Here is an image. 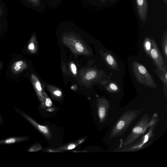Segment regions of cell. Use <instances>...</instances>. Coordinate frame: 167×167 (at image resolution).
Segmentation results:
<instances>
[{"label": "cell", "instance_id": "cell-12", "mask_svg": "<svg viewBox=\"0 0 167 167\" xmlns=\"http://www.w3.org/2000/svg\"><path fill=\"white\" fill-rule=\"evenodd\" d=\"M161 47L162 49L163 53L165 55L166 59L167 58V33L163 36V38L161 41Z\"/></svg>", "mask_w": 167, "mask_h": 167}, {"label": "cell", "instance_id": "cell-18", "mask_svg": "<svg viewBox=\"0 0 167 167\" xmlns=\"http://www.w3.org/2000/svg\"><path fill=\"white\" fill-rule=\"evenodd\" d=\"M106 110L103 107H100L98 110V114L99 117L101 118H103L105 116Z\"/></svg>", "mask_w": 167, "mask_h": 167}, {"label": "cell", "instance_id": "cell-25", "mask_svg": "<svg viewBox=\"0 0 167 167\" xmlns=\"http://www.w3.org/2000/svg\"><path fill=\"white\" fill-rule=\"evenodd\" d=\"M35 44L33 42H31L28 46V49L30 51H33L35 49Z\"/></svg>", "mask_w": 167, "mask_h": 167}, {"label": "cell", "instance_id": "cell-13", "mask_svg": "<svg viewBox=\"0 0 167 167\" xmlns=\"http://www.w3.org/2000/svg\"><path fill=\"white\" fill-rule=\"evenodd\" d=\"M157 74L159 75V78L162 80L164 85L167 87V72H163L162 70L158 69H156Z\"/></svg>", "mask_w": 167, "mask_h": 167}, {"label": "cell", "instance_id": "cell-3", "mask_svg": "<svg viewBox=\"0 0 167 167\" xmlns=\"http://www.w3.org/2000/svg\"><path fill=\"white\" fill-rule=\"evenodd\" d=\"M31 80L35 87L39 101L41 103V106L42 108H45L44 100L43 95L44 91L42 90L40 81L36 75L32 74L31 76Z\"/></svg>", "mask_w": 167, "mask_h": 167}, {"label": "cell", "instance_id": "cell-23", "mask_svg": "<svg viewBox=\"0 0 167 167\" xmlns=\"http://www.w3.org/2000/svg\"><path fill=\"white\" fill-rule=\"evenodd\" d=\"M70 67H71L72 71L73 74L76 75L77 73V68H76L75 64L74 63H72L70 65Z\"/></svg>", "mask_w": 167, "mask_h": 167}, {"label": "cell", "instance_id": "cell-8", "mask_svg": "<svg viewBox=\"0 0 167 167\" xmlns=\"http://www.w3.org/2000/svg\"><path fill=\"white\" fill-rule=\"evenodd\" d=\"M27 67V64L25 61H19L15 62L13 64L12 68L14 72H18L26 68Z\"/></svg>", "mask_w": 167, "mask_h": 167}, {"label": "cell", "instance_id": "cell-1", "mask_svg": "<svg viewBox=\"0 0 167 167\" xmlns=\"http://www.w3.org/2000/svg\"><path fill=\"white\" fill-rule=\"evenodd\" d=\"M132 68L138 82L146 86L156 88L157 85L146 68L136 61H133Z\"/></svg>", "mask_w": 167, "mask_h": 167}, {"label": "cell", "instance_id": "cell-2", "mask_svg": "<svg viewBox=\"0 0 167 167\" xmlns=\"http://www.w3.org/2000/svg\"><path fill=\"white\" fill-rule=\"evenodd\" d=\"M151 49L150 52V56L154 60L158 69L163 72H167V68L161 55L160 50L158 49L156 42L153 39H151Z\"/></svg>", "mask_w": 167, "mask_h": 167}, {"label": "cell", "instance_id": "cell-4", "mask_svg": "<svg viewBox=\"0 0 167 167\" xmlns=\"http://www.w3.org/2000/svg\"><path fill=\"white\" fill-rule=\"evenodd\" d=\"M22 114L25 118L29 121L36 129H37L48 139H50L52 138L51 134V133L49 129L46 126L39 125L29 116L23 113H22Z\"/></svg>", "mask_w": 167, "mask_h": 167}, {"label": "cell", "instance_id": "cell-21", "mask_svg": "<svg viewBox=\"0 0 167 167\" xmlns=\"http://www.w3.org/2000/svg\"><path fill=\"white\" fill-rule=\"evenodd\" d=\"M109 86L110 88L113 91H117L118 89V88L117 85L114 83H110Z\"/></svg>", "mask_w": 167, "mask_h": 167}, {"label": "cell", "instance_id": "cell-9", "mask_svg": "<svg viewBox=\"0 0 167 167\" xmlns=\"http://www.w3.org/2000/svg\"><path fill=\"white\" fill-rule=\"evenodd\" d=\"M70 38V40L71 41L72 44V47L75 49V51L79 53H82L85 52V47L82 44L78 41L74 40L72 38Z\"/></svg>", "mask_w": 167, "mask_h": 167}, {"label": "cell", "instance_id": "cell-17", "mask_svg": "<svg viewBox=\"0 0 167 167\" xmlns=\"http://www.w3.org/2000/svg\"><path fill=\"white\" fill-rule=\"evenodd\" d=\"M46 1L51 6L56 7L60 4L61 0H46Z\"/></svg>", "mask_w": 167, "mask_h": 167}, {"label": "cell", "instance_id": "cell-11", "mask_svg": "<svg viewBox=\"0 0 167 167\" xmlns=\"http://www.w3.org/2000/svg\"><path fill=\"white\" fill-rule=\"evenodd\" d=\"M26 137L11 138L8 139L0 141V144H10L20 142L26 140Z\"/></svg>", "mask_w": 167, "mask_h": 167}, {"label": "cell", "instance_id": "cell-24", "mask_svg": "<svg viewBox=\"0 0 167 167\" xmlns=\"http://www.w3.org/2000/svg\"><path fill=\"white\" fill-rule=\"evenodd\" d=\"M143 131V129L141 127H136L133 129V132L135 133H141Z\"/></svg>", "mask_w": 167, "mask_h": 167}, {"label": "cell", "instance_id": "cell-27", "mask_svg": "<svg viewBox=\"0 0 167 167\" xmlns=\"http://www.w3.org/2000/svg\"><path fill=\"white\" fill-rule=\"evenodd\" d=\"M1 117H0V121H1Z\"/></svg>", "mask_w": 167, "mask_h": 167}, {"label": "cell", "instance_id": "cell-6", "mask_svg": "<svg viewBox=\"0 0 167 167\" xmlns=\"http://www.w3.org/2000/svg\"><path fill=\"white\" fill-rule=\"evenodd\" d=\"M84 140V139H82L78 141V142H76L74 143L68 144L67 145L59 147V148L57 149H56L55 150L50 149L49 151L50 152H56V151H61L66 150H70L73 149L75 148V147L79 145V144H80L83 142Z\"/></svg>", "mask_w": 167, "mask_h": 167}, {"label": "cell", "instance_id": "cell-19", "mask_svg": "<svg viewBox=\"0 0 167 167\" xmlns=\"http://www.w3.org/2000/svg\"><path fill=\"white\" fill-rule=\"evenodd\" d=\"M41 149V146L38 145H35L30 148L28 151L29 152H35Z\"/></svg>", "mask_w": 167, "mask_h": 167}, {"label": "cell", "instance_id": "cell-7", "mask_svg": "<svg viewBox=\"0 0 167 167\" xmlns=\"http://www.w3.org/2000/svg\"><path fill=\"white\" fill-rule=\"evenodd\" d=\"M105 60L106 62L110 67H111L113 69L117 70L118 66L117 62L115 61L114 58L111 54L108 53L105 54Z\"/></svg>", "mask_w": 167, "mask_h": 167}, {"label": "cell", "instance_id": "cell-22", "mask_svg": "<svg viewBox=\"0 0 167 167\" xmlns=\"http://www.w3.org/2000/svg\"><path fill=\"white\" fill-rule=\"evenodd\" d=\"M125 125V123L123 120H121L119 122L117 125V128L118 130H121L122 129Z\"/></svg>", "mask_w": 167, "mask_h": 167}, {"label": "cell", "instance_id": "cell-14", "mask_svg": "<svg viewBox=\"0 0 167 167\" xmlns=\"http://www.w3.org/2000/svg\"><path fill=\"white\" fill-rule=\"evenodd\" d=\"M29 1L34 6L39 8H41L42 11L45 8V5L42 0H29Z\"/></svg>", "mask_w": 167, "mask_h": 167}, {"label": "cell", "instance_id": "cell-15", "mask_svg": "<svg viewBox=\"0 0 167 167\" xmlns=\"http://www.w3.org/2000/svg\"><path fill=\"white\" fill-rule=\"evenodd\" d=\"M43 95L44 96V104L45 107H51L52 103L51 100L50 98L48 97L46 92L44 91L43 92Z\"/></svg>", "mask_w": 167, "mask_h": 167}, {"label": "cell", "instance_id": "cell-5", "mask_svg": "<svg viewBox=\"0 0 167 167\" xmlns=\"http://www.w3.org/2000/svg\"><path fill=\"white\" fill-rule=\"evenodd\" d=\"M139 16L141 20L145 23L147 18L148 5L147 0H135Z\"/></svg>", "mask_w": 167, "mask_h": 167}, {"label": "cell", "instance_id": "cell-16", "mask_svg": "<svg viewBox=\"0 0 167 167\" xmlns=\"http://www.w3.org/2000/svg\"><path fill=\"white\" fill-rule=\"evenodd\" d=\"M97 75V73L94 70H92L87 73L85 78L87 80H90L95 78Z\"/></svg>", "mask_w": 167, "mask_h": 167}, {"label": "cell", "instance_id": "cell-20", "mask_svg": "<svg viewBox=\"0 0 167 167\" xmlns=\"http://www.w3.org/2000/svg\"><path fill=\"white\" fill-rule=\"evenodd\" d=\"M53 95L56 97H61L62 95V93L60 90L56 89L52 92Z\"/></svg>", "mask_w": 167, "mask_h": 167}, {"label": "cell", "instance_id": "cell-28", "mask_svg": "<svg viewBox=\"0 0 167 167\" xmlns=\"http://www.w3.org/2000/svg\"><path fill=\"white\" fill-rule=\"evenodd\" d=\"M165 1H166L167 0H165Z\"/></svg>", "mask_w": 167, "mask_h": 167}, {"label": "cell", "instance_id": "cell-10", "mask_svg": "<svg viewBox=\"0 0 167 167\" xmlns=\"http://www.w3.org/2000/svg\"><path fill=\"white\" fill-rule=\"evenodd\" d=\"M144 50L146 54L149 57H150V52L151 49V39L146 38L144 40Z\"/></svg>", "mask_w": 167, "mask_h": 167}, {"label": "cell", "instance_id": "cell-26", "mask_svg": "<svg viewBox=\"0 0 167 167\" xmlns=\"http://www.w3.org/2000/svg\"><path fill=\"white\" fill-rule=\"evenodd\" d=\"M100 1L102 2L103 1L104 2L105 1H106V0H100ZM111 1H113V0H111Z\"/></svg>", "mask_w": 167, "mask_h": 167}]
</instances>
